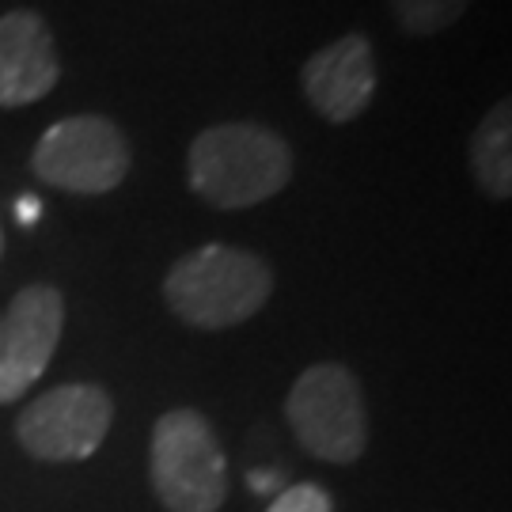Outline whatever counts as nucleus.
<instances>
[{"instance_id":"f257e3e1","label":"nucleus","mask_w":512,"mask_h":512,"mask_svg":"<svg viewBox=\"0 0 512 512\" xmlns=\"http://www.w3.org/2000/svg\"><path fill=\"white\" fill-rule=\"evenodd\" d=\"M293 179V148L270 126L220 122L202 129L186 152V183L213 209L270 202Z\"/></svg>"},{"instance_id":"f03ea898","label":"nucleus","mask_w":512,"mask_h":512,"mask_svg":"<svg viewBox=\"0 0 512 512\" xmlns=\"http://www.w3.org/2000/svg\"><path fill=\"white\" fill-rule=\"evenodd\" d=\"M274 296V270L255 251L205 243L164 277V304L194 330H228L255 319Z\"/></svg>"},{"instance_id":"7ed1b4c3","label":"nucleus","mask_w":512,"mask_h":512,"mask_svg":"<svg viewBox=\"0 0 512 512\" xmlns=\"http://www.w3.org/2000/svg\"><path fill=\"white\" fill-rule=\"evenodd\" d=\"M148 478L167 512H217L228 497V456L202 410H167L152 425Z\"/></svg>"},{"instance_id":"20e7f679","label":"nucleus","mask_w":512,"mask_h":512,"mask_svg":"<svg viewBox=\"0 0 512 512\" xmlns=\"http://www.w3.org/2000/svg\"><path fill=\"white\" fill-rule=\"evenodd\" d=\"M285 418L308 456L346 467L368 448V406L361 380L338 361H319L296 376Z\"/></svg>"},{"instance_id":"39448f33","label":"nucleus","mask_w":512,"mask_h":512,"mask_svg":"<svg viewBox=\"0 0 512 512\" xmlns=\"http://www.w3.org/2000/svg\"><path fill=\"white\" fill-rule=\"evenodd\" d=\"M31 171L65 194H110L129 175V141L103 114H73L54 122L35 141Z\"/></svg>"},{"instance_id":"423d86ee","label":"nucleus","mask_w":512,"mask_h":512,"mask_svg":"<svg viewBox=\"0 0 512 512\" xmlns=\"http://www.w3.org/2000/svg\"><path fill=\"white\" fill-rule=\"evenodd\" d=\"M114 421V403L99 384H61L23 406L16 437L23 452L42 463L88 459Z\"/></svg>"},{"instance_id":"0eeeda50","label":"nucleus","mask_w":512,"mask_h":512,"mask_svg":"<svg viewBox=\"0 0 512 512\" xmlns=\"http://www.w3.org/2000/svg\"><path fill=\"white\" fill-rule=\"evenodd\" d=\"M0 323V403H16L50 368V357L65 330V296L54 285H23Z\"/></svg>"},{"instance_id":"6e6552de","label":"nucleus","mask_w":512,"mask_h":512,"mask_svg":"<svg viewBox=\"0 0 512 512\" xmlns=\"http://www.w3.org/2000/svg\"><path fill=\"white\" fill-rule=\"evenodd\" d=\"M300 88L308 107L323 122L330 126L357 122L376 99V57L368 35L353 31L315 50L300 69Z\"/></svg>"},{"instance_id":"1a4fd4ad","label":"nucleus","mask_w":512,"mask_h":512,"mask_svg":"<svg viewBox=\"0 0 512 512\" xmlns=\"http://www.w3.org/2000/svg\"><path fill=\"white\" fill-rule=\"evenodd\" d=\"M61 57L42 12L12 8L0 16V110L31 107L57 88Z\"/></svg>"},{"instance_id":"9d476101","label":"nucleus","mask_w":512,"mask_h":512,"mask_svg":"<svg viewBox=\"0 0 512 512\" xmlns=\"http://www.w3.org/2000/svg\"><path fill=\"white\" fill-rule=\"evenodd\" d=\"M471 171L486 198L505 202L512 194V103L497 99L471 133Z\"/></svg>"},{"instance_id":"9b49d317","label":"nucleus","mask_w":512,"mask_h":512,"mask_svg":"<svg viewBox=\"0 0 512 512\" xmlns=\"http://www.w3.org/2000/svg\"><path fill=\"white\" fill-rule=\"evenodd\" d=\"M471 0H391L395 23L406 35H440L467 12Z\"/></svg>"},{"instance_id":"f8f14e48","label":"nucleus","mask_w":512,"mask_h":512,"mask_svg":"<svg viewBox=\"0 0 512 512\" xmlns=\"http://www.w3.org/2000/svg\"><path fill=\"white\" fill-rule=\"evenodd\" d=\"M266 512H334V501L323 486L296 482V486H281Z\"/></svg>"},{"instance_id":"ddd939ff","label":"nucleus","mask_w":512,"mask_h":512,"mask_svg":"<svg viewBox=\"0 0 512 512\" xmlns=\"http://www.w3.org/2000/svg\"><path fill=\"white\" fill-rule=\"evenodd\" d=\"M38 213H42V209H38L35 198H23V202H19V220H23V224H35Z\"/></svg>"},{"instance_id":"4468645a","label":"nucleus","mask_w":512,"mask_h":512,"mask_svg":"<svg viewBox=\"0 0 512 512\" xmlns=\"http://www.w3.org/2000/svg\"><path fill=\"white\" fill-rule=\"evenodd\" d=\"M0 255H4V228H0Z\"/></svg>"},{"instance_id":"2eb2a0df","label":"nucleus","mask_w":512,"mask_h":512,"mask_svg":"<svg viewBox=\"0 0 512 512\" xmlns=\"http://www.w3.org/2000/svg\"><path fill=\"white\" fill-rule=\"evenodd\" d=\"M0 342H4V323H0Z\"/></svg>"}]
</instances>
